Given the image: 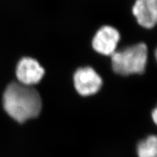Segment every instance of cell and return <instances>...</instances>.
I'll return each mask as SVG.
<instances>
[{"label":"cell","mask_w":157,"mask_h":157,"mask_svg":"<svg viewBox=\"0 0 157 157\" xmlns=\"http://www.w3.org/2000/svg\"><path fill=\"white\" fill-rule=\"evenodd\" d=\"M74 86L77 93L82 96L97 93L102 87L103 81L93 68H78L74 76Z\"/></svg>","instance_id":"3"},{"label":"cell","mask_w":157,"mask_h":157,"mask_svg":"<svg viewBox=\"0 0 157 157\" xmlns=\"http://www.w3.org/2000/svg\"><path fill=\"white\" fill-rule=\"evenodd\" d=\"M151 117H152V119H153V121H154V122L155 124H156V117H157V109H154V111H153V112L151 113Z\"/></svg>","instance_id":"8"},{"label":"cell","mask_w":157,"mask_h":157,"mask_svg":"<svg viewBox=\"0 0 157 157\" xmlns=\"http://www.w3.org/2000/svg\"><path fill=\"white\" fill-rule=\"evenodd\" d=\"M148 60V48L143 43L132 45L111 56L113 71L122 76L143 74Z\"/></svg>","instance_id":"2"},{"label":"cell","mask_w":157,"mask_h":157,"mask_svg":"<svg viewBox=\"0 0 157 157\" xmlns=\"http://www.w3.org/2000/svg\"><path fill=\"white\" fill-rule=\"evenodd\" d=\"M2 105L5 112L13 120L24 123L38 117L42 103L40 95L32 86L11 82L3 93Z\"/></svg>","instance_id":"1"},{"label":"cell","mask_w":157,"mask_h":157,"mask_svg":"<svg viewBox=\"0 0 157 157\" xmlns=\"http://www.w3.org/2000/svg\"><path fill=\"white\" fill-rule=\"evenodd\" d=\"M44 75V68L31 58H23L17 65L16 77L19 83L24 85L33 86L39 83Z\"/></svg>","instance_id":"4"},{"label":"cell","mask_w":157,"mask_h":157,"mask_svg":"<svg viewBox=\"0 0 157 157\" xmlns=\"http://www.w3.org/2000/svg\"><path fill=\"white\" fill-rule=\"evenodd\" d=\"M120 35L117 29L111 26H103L96 33L93 40V47L96 52L112 56L116 52Z\"/></svg>","instance_id":"5"},{"label":"cell","mask_w":157,"mask_h":157,"mask_svg":"<svg viewBox=\"0 0 157 157\" xmlns=\"http://www.w3.org/2000/svg\"><path fill=\"white\" fill-rule=\"evenodd\" d=\"M138 157H157V138L154 135H148L137 146Z\"/></svg>","instance_id":"7"},{"label":"cell","mask_w":157,"mask_h":157,"mask_svg":"<svg viewBox=\"0 0 157 157\" xmlns=\"http://www.w3.org/2000/svg\"><path fill=\"white\" fill-rule=\"evenodd\" d=\"M132 12L139 24L151 29L157 21V0H137Z\"/></svg>","instance_id":"6"}]
</instances>
